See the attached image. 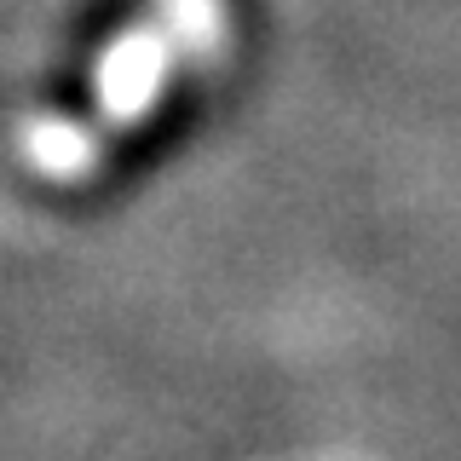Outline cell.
<instances>
[{"mask_svg":"<svg viewBox=\"0 0 461 461\" xmlns=\"http://www.w3.org/2000/svg\"><path fill=\"white\" fill-rule=\"evenodd\" d=\"M167 76V35L156 29H127L122 41L104 52L98 64V93H104V110L133 122L156 104V86Z\"/></svg>","mask_w":461,"mask_h":461,"instance_id":"obj_1","label":"cell"}]
</instances>
